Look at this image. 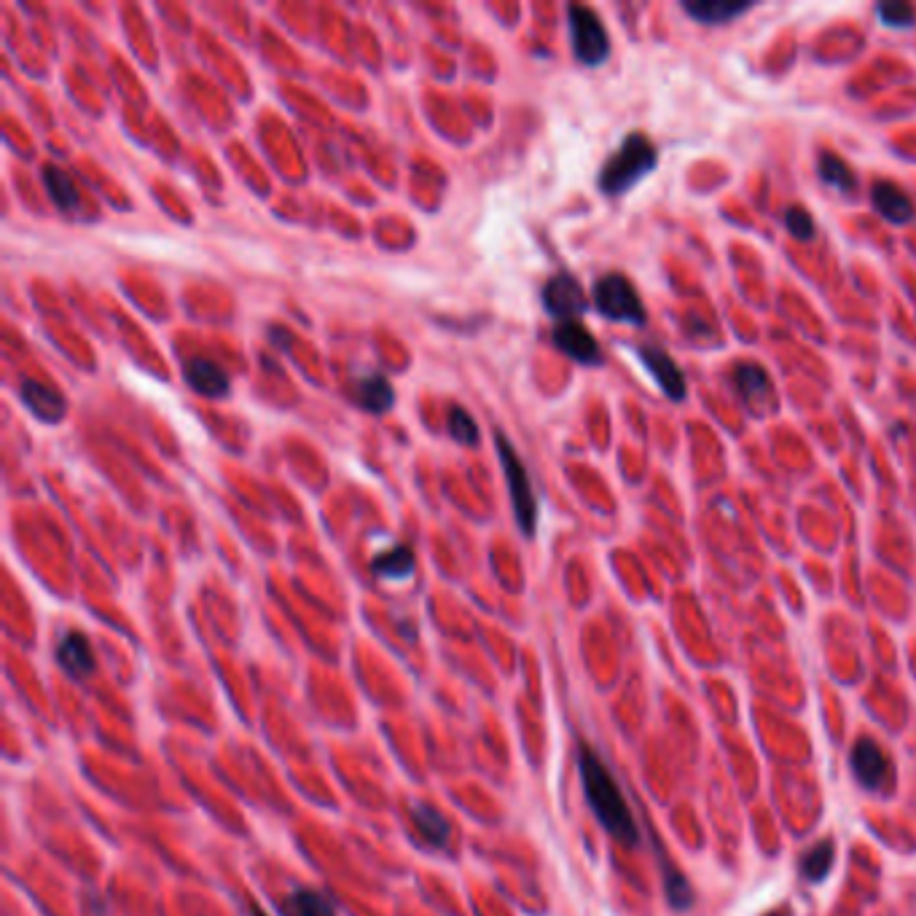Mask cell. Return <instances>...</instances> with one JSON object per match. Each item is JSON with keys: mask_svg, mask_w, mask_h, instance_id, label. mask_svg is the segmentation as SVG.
Segmentation results:
<instances>
[{"mask_svg": "<svg viewBox=\"0 0 916 916\" xmlns=\"http://www.w3.org/2000/svg\"><path fill=\"white\" fill-rule=\"evenodd\" d=\"M277 906L280 916H339L336 903L331 901L325 892L312 890V887L294 890L290 895H285Z\"/></svg>", "mask_w": 916, "mask_h": 916, "instance_id": "9a60e30c", "label": "cell"}, {"mask_svg": "<svg viewBox=\"0 0 916 916\" xmlns=\"http://www.w3.org/2000/svg\"><path fill=\"white\" fill-rule=\"evenodd\" d=\"M568 22L572 51H575L578 60L589 67L603 65L610 57V38L597 11L589 9V5L572 3L568 9Z\"/></svg>", "mask_w": 916, "mask_h": 916, "instance_id": "5b68a950", "label": "cell"}, {"mask_svg": "<svg viewBox=\"0 0 916 916\" xmlns=\"http://www.w3.org/2000/svg\"><path fill=\"white\" fill-rule=\"evenodd\" d=\"M881 25L895 27V30H908L916 25V9L912 3H879L876 5Z\"/></svg>", "mask_w": 916, "mask_h": 916, "instance_id": "d4e9b609", "label": "cell"}, {"mask_svg": "<svg viewBox=\"0 0 916 916\" xmlns=\"http://www.w3.org/2000/svg\"><path fill=\"white\" fill-rule=\"evenodd\" d=\"M817 173H820L822 183L839 188V191L850 194L857 188V177L850 170V164L841 157H835L833 151H822L820 159H817Z\"/></svg>", "mask_w": 916, "mask_h": 916, "instance_id": "44dd1931", "label": "cell"}, {"mask_svg": "<svg viewBox=\"0 0 916 916\" xmlns=\"http://www.w3.org/2000/svg\"><path fill=\"white\" fill-rule=\"evenodd\" d=\"M638 355L640 360L645 363V369L651 371V374L656 376L658 387H661L664 395L672 400H683L685 398V374L680 371V366L674 363L672 355L664 352L661 347H638Z\"/></svg>", "mask_w": 916, "mask_h": 916, "instance_id": "30bf717a", "label": "cell"}, {"mask_svg": "<svg viewBox=\"0 0 916 916\" xmlns=\"http://www.w3.org/2000/svg\"><path fill=\"white\" fill-rule=\"evenodd\" d=\"M409 817H411V822H414L417 833L425 839V844L436 846V850H446V844H449V835H451V826H449V820H446V817L436 809V806L417 804L409 809Z\"/></svg>", "mask_w": 916, "mask_h": 916, "instance_id": "ac0fdd59", "label": "cell"}, {"mask_svg": "<svg viewBox=\"0 0 916 916\" xmlns=\"http://www.w3.org/2000/svg\"><path fill=\"white\" fill-rule=\"evenodd\" d=\"M656 164L658 153L654 143L643 132H632L599 170V188L608 197H621L629 188L638 186L645 175L654 173Z\"/></svg>", "mask_w": 916, "mask_h": 916, "instance_id": "7a4b0ae2", "label": "cell"}, {"mask_svg": "<svg viewBox=\"0 0 916 916\" xmlns=\"http://www.w3.org/2000/svg\"><path fill=\"white\" fill-rule=\"evenodd\" d=\"M371 570L374 575L391 578V581H400V578H409L414 572V552L409 546H393L387 552L376 554L371 559Z\"/></svg>", "mask_w": 916, "mask_h": 916, "instance_id": "d6986e66", "label": "cell"}, {"mask_svg": "<svg viewBox=\"0 0 916 916\" xmlns=\"http://www.w3.org/2000/svg\"><path fill=\"white\" fill-rule=\"evenodd\" d=\"M57 661L60 667L71 674L73 680H84L95 672V651H91L89 638L84 632H67L60 638L57 645Z\"/></svg>", "mask_w": 916, "mask_h": 916, "instance_id": "4fadbf2b", "label": "cell"}, {"mask_svg": "<svg viewBox=\"0 0 916 916\" xmlns=\"http://www.w3.org/2000/svg\"><path fill=\"white\" fill-rule=\"evenodd\" d=\"M495 441H497V451H500L503 471H506L508 492H511L513 513H517V522H519V527H522L524 535L530 537L532 532H535V524H537V503H535V495H532L530 476H527V468H524L522 457L517 455V449L511 446V441L503 436V433H497Z\"/></svg>", "mask_w": 916, "mask_h": 916, "instance_id": "277c9868", "label": "cell"}, {"mask_svg": "<svg viewBox=\"0 0 916 916\" xmlns=\"http://www.w3.org/2000/svg\"><path fill=\"white\" fill-rule=\"evenodd\" d=\"M449 436L462 446L479 444V425L462 406H451L449 409Z\"/></svg>", "mask_w": 916, "mask_h": 916, "instance_id": "cb8c5ba5", "label": "cell"}, {"mask_svg": "<svg viewBox=\"0 0 916 916\" xmlns=\"http://www.w3.org/2000/svg\"><path fill=\"white\" fill-rule=\"evenodd\" d=\"M20 400L30 409L33 417H38L41 422H49V425H57V422L65 420L67 414V400L57 387L46 385V382L38 380H25L20 385Z\"/></svg>", "mask_w": 916, "mask_h": 916, "instance_id": "9c48e42d", "label": "cell"}, {"mask_svg": "<svg viewBox=\"0 0 916 916\" xmlns=\"http://www.w3.org/2000/svg\"><path fill=\"white\" fill-rule=\"evenodd\" d=\"M734 382H736V387H740V393L747 400L758 398V395H764L766 391H769V374H766V371L755 363L736 366Z\"/></svg>", "mask_w": 916, "mask_h": 916, "instance_id": "7402d4cb", "label": "cell"}, {"mask_svg": "<svg viewBox=\"0 0 916 916\" xmlns=\"http://www.w3.org/2000/svg\"><path fill=\"white\" fill-rule=\"evenodd\" d=\"M664 879H667L669 903H672L678 912H689V908L694 906V890H691V884L685 881V876L674 871L669 863H664Z\"/></svg>", "mask_w": 916, "mask_h": 916, "instance_id": "603a6c76", "label": "cell"}, {"mask_svg": "<svg viewBox=\"0 0 916 916\" xmlns=\"http://www.w3.org/2000/svg\"><path fill=\"white\" fill-rule=\"evenodd\" d=\"M769 916H790L788 912H777V914H769Z\"/></svg>", "mask_w": 916, "mask_h": 916, "instance_id": "4316f807", "label": "cell"}, {"mask_svg": "<svg viewBox=\"0 0 916 916\" xmlns=\"http://www.w3.org/2000/svg\"><path fill=\"white\" fill-rule=\"evenodd\" d=\"M578 771H581L583 795H586L599 826L608 830L612 839L621 841V844H638L640 833L638 826H634L632 812L627 806V799H623L618 782L612 780L608 766L603 764V758L586 742L578 744Z\"/></svg>", "mask_w": 916, "mask_h": 916, "instance_id": "6da1fadb", "label": "cell"}, {"mask_svg": "<svg viewBox=\"0 0 916 916\" xmlns=\"http://www.w3.org/2000/svg\"><path fill=\"white\" fill-rule=\"evenodd\" d=\"M785 226L795 239H801V243L815 237V221H812V215L806 213L804 208H799V205H790V208L785 210Z\"/></svg>", "mask_w": 916, "mask_h": 916, "instance_id": "484cf974", "label": "cell"}, {"mask_svg": "<svg viewBox=\"0 0 916 916\" xmlns=\"http://www.w3.org/2000/svg\"><path fill=\"white\" fill-rule=\"evenodd\" d=\"M852 771L857 782L874 793H890L895 785V766L876 740H861L852 747Z\"/></svg>", "mask_w": 916, "mask_h": 916, "instance_id": "8992f818", "label": "cell"}, {"mask_svg": "<svg viewBox=\"0 0 916 916\" xmlns=\"http://www.w3.org/2000/svg\"><path fill=\"white\" fill-rule=\"evenodd\" d=\"M44 186L49 191V199L62 215H78L82 213V194H78L73 177L57 164H46L44 168Z\"/></svg>", "mask_w": 916, "mask_h": 916, "instance_id": "5bb4252c", "label": "cell"}, {"mask_svg": "<svg viewBox=\"0 0 916 916\" xmlns=\"http://www.w3.org/2000/svg\"><path fill=\"white\" fill-rule=\"evenodd\" d=\"M552 339L557 349H562L575 363L597 366L603 360V349H599L594 334L581 320H562V323H557L552 331Z\"/></svg>", "mask_w": 916, "mask_h": 916, "instance_id": "ba28073f", "label": "cell"}, {"mask_svg": "<svg viewBox=\"0 0 916 916\" xmlns=\"http://www.w3.org/2000/svg\"><path fill=\"white\" fill-rule=\"evenodd\" d=\"M592 305L597 307V312L603 314V318L616 320V323L643 325L645 318H648L645 305L640 301L638 288H634L632 280L621 272L603 274V277L594 283Z\"/></svg>", "mask_w": 916, "mask_h": 916, "instance_id": "3957f363", "label": "cell"}, {"mask_svg": "<svg viewBox=\"0 0 916 916\" xmlns=\"http://www.w3.org/2000/svg\"><path fill=\"white\" fill-rule=\"evenodd\" d=\"M871 202L876 213L884 221L895 223V226H906L914 221L916 208L906 191L892 181H876L871 186Z\"/></svg>", "mask_w": 916, "mask_h": 916, "instance_id": "7c38bea8", "label": "cell"}, {"mask_svg": "<svg viewBox=\"0 0 916 916\" xmlns=\"http://www.w3.org/2000/svg\"><path fill=\"white\" fill-rule=\"evenodd\" d=\"M750 9H755V3H747V0H683L685 14L704 25H723L734 16L747 14Z\"/></svg>", "mask_w": 916, "mask_h": 916, "instance_id": "2e32d148", "label": "cell"}, {"mask_svg": "<svg viewBox=\"0 0 916 916\" xmlns=\"http://www.w3.org/2000/svg\"><path fill=\"white\" fill-rule=\"evenodd\" d=\"M355 398H358L360 409L371 411V414H385V411L393 409L395 391L387 376L366 374L363 380H358V385H355Z\"/></svg>", "mask_w": 916, "mask_h": 916, "instance_id": "e0dca14e", "label": "cell"}, {"mask_svg": "<svg viewBox=\"0 0 916 916\" xmlns=\"http://www.w3.org/2000/svg\"><path fill=\"white\" fill-rule=\"evenodd\" d=\"M541 299L546 312L552 314V318H557L559 323H562V320H578L589 309L586 290H583V285L568 272L554 274V277L543 285Z\"/></svg>", "mask_w": 916, "mask_h": 916, "instance_id": "52a82bcc", "label": "cell"}, {"mask_svg": "<svg viewBox=\"0 0 916 916\" xmlns=\"http://www.w3.org/2000/svg\"><path fill=\"white\" fill-rule=\"evenodd\" d=\"M835 861V844L830 839L817 841L804 857H801V876L812 884H820V881L828 879L830 868H833Z\"/></svg>", "mask_w": 916, "mask_h": 916, "instance_id": "ffe728a7", "label": "cell"}, {"mask_svg": "<svg viewBox=\"0 0 916 916\" xmlns=\"http://www.w3.org/2000/svg\"><path fill=\"white\" fill-rule=\"evenodd\" d=\"M183 380H186V385L191 387L194 393L202 395V398H226L228 391H232L228 374L210 358L188 360V363L183 366Z\"/></svg>", "mask_w": 916, "mask_h": 916, "instance_id": "8fae6325", "label": "cell"}]
</instances>
